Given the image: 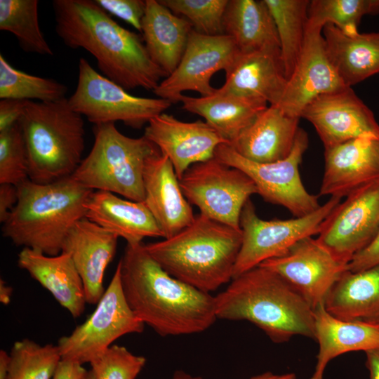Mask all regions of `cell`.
<instances>
[{
    "mask_svg": "<svg viewBox=\"0 0 379 379\" xmlns=\"http://www.w3.org/2000/svg\"><path fill=\"white\" fill-rule=\"evenodd\" d=\"M324 305L340 319L379 326V265L356 272L346 271Z\"/></svg>",
    "mask_w": 379,
    "mask_h": 379,
    "instance_id": "30",
    "label": "cell"
},
{
    "mask_svg": "<svg viewBox=\"0 0 379 379\" xmlns=\"http://www.w3.org/2000/svg\"><path fill=\"white\" fill-rule=\"evenodd\" d=\"M223 27L224 34L234 40L241 53H281L276 25L265 0H229Z\"/></svg>",
    "mask_w": 379,
    "mask_h": 379,
    "instance_id": "31",
    "label": "cell"
},
{
    "mask_svg": "<svg viewBox=\"0 0 379 379\" xmlns=\"http://www.w3.org/2000/svg\"><path fill=\"white\" fill-rule=\"evenodd\" d=\"M143 187V201L164 239L173 237L192 222L195 215L191 204L183 194L172 164L160 150L146 162Z\"/></svg>",
    "mask_w": 379,
    "mask_h": 379,
    "instance_id": "20",
    "label": "cell"
},
{
    "mask_svg": "<svg viewBox=\"0 0 379 379\" xmlns=\"http://www.w3.org/2000/svg\"><path fill=\"white\" fill-rule=\"evenodd\" d=\"M144 328L124 297L117 265L93 312L70 334L61 337L57 345L62 359L90 364L118 338L142 333Z\"/></svg>",
    "mask_w": 379,
    "mask_h": 379,
    "instance_id": "12",
    "label": "cell"
},
{
    "mask_svg": "<svg viewBox=\"0 0 379 379\" xmlns=\"http://www.w3.org/2000/svg\"><path fill=\"white\" fill-rule=\"evenodd\" d=\"M144 135L169 159L179 180L190 166L214 157L220 145L228 144L206 121H182L164 112L150 120Z\"/></svg>",
    "mask_w": 379,
    "mask_h": 379,
    "instance_id": "18",
    "label": "cell"
},
{
    "mask_svg": "<svg viewBox=\"0 0 379 379\" xmlns=\"http://www.w3.org/2000/svg\"><path fill=\"white\" fill-rule=\"evenodd\" d=\"M118 239L84 218L75 222L64 240L62 251L71 255L88 304H97L105 293L104 276L116 254Z\"/></svg>",
    "mask_w": 379,
    "mask_h": 379,
    "instance_id": "21",
    "label": "cell"
},
{
    "mask_svg": "<svg viewBox=\"0 0 379 379\" xmlns=\"http://www.w3.org/2000/svg\"><path fill=\"white\" fill-rule=\"evenodd\" d=\"M182 109L203 117L229 145L232 144L268 106L262 100L241 96L215 88L198 98L180 96Z\"/></svg>",
    "mask_w": 379,
    "mask_h": 379,
    "instance_id": "28",
    "label": "cell"
},
{
    "mask_svg": "<svg viewBox=\"0 0 379 379\" xmlns=\"http://www.w3.org/2000/svg\"><path fill=\"white\" fill-rule=\"evenodd\" d=\"M259 265L282 277L313 310L324 303L333 286L348 270L347 263L312 237L299 240L284 254Z\"/></svg>",
    "mask_w": 379,
    "mask_h": 379,
    "instance_id": "15",
    "label": "cell"
},
{
    "mask_svg": "<svg viewBox=\"0 0 379 379\" xmlns=\"http://www.w3.org/2000/svg\"><path fill=\"white\" fill-rule=\"evenodd\" d=\"M369 379H379V347L365 352Z\"/></svg>",
    "mask_w": 379,
    "mask_h": 379,
    "instance_id": "45",
    "label": "cell"
},
{
    "mask_svg": "<svg viewBox=\"0 0 379 379\" xmlns=\"http://www.w3.org/2000/svg\"><path fill=\"white\" fill-rule=\"evenodd\" d=\"M38 0H0V29L12 33L27 53L53 55L39 23Z\"/></svg>",
    "mask_w": 379,
    "mask_h": 379,
    "instance_id": "33",
    "label": "cell"
},
{
    "mask_svg": "<svg viewBox=\"0 0 379 379\" xmlns=\"http://www.w3.org/2000/svg\"><path fill=\"white\" fill-rule=\"evenodd\" d=\"M173 13L186 19L202 34H224L223 19L229 0H159Z\"/></svg>",
    "mask_w": 379,
    "mask_h": 379,
    "instance_id": "37",
    "label": "cell"
},
{
    "mask_svg": "<svg viewBox=\"0 0 379 379\" xmlns=\"http://www.w3.org/2000/svg\"><path fill=\"white\" fill-rule=\"evenodd\" d=\"M11 357L10 353H8L4 350H0V379H6L9 366Z\"/></svg>",
    "mask_w": 379,
    "mask_h": 379,
    "instance_id": "47",
    "label": "cell"
},
{
    "mask_svg": "<svg viewBox=\"0 0 379 379\" xmlns=\"http://www.w3.org/2000/svg\"><path fill=\"white\" fill-rule=\"evenodd\" d=\"M379 14V0H312L307 26L323 29L331 24L346 34L358 32L365 15Z\"/></svg>",
    "mask_w": 379,
    "mask_h": 379,
    "instance_id": "35",
    "label": "cell"
},
{
    "mask_svg": "<svg viewBox=\"0 0 379 379\" xmlns=\"http://www.w3.org/2000/svg\"><path fill=\"white\" fill-rule=\"evenodd\" d=\"M93 132V147L72 176L91 190L143 201L145 166L159 149L144 135H124L114 123L95 125Z\"/></svg>",
    "mask_w": 379,
    "mask_h": 379,
    "instance_id": "7",
    "label": "cell"
},
{
    "mask_svg": "<svg viewBox=\"0 0 379 379\" xmlns=\"http://www.w3.org/2000/svg\"><path fill=\"white\" fill-rule=\"evenodd\" d=\"M299 118L269 105L230 145L242 157L257 163L286 158L299 130Z\"/></svg>",
    "mask_w": 379,
    "mask_h": 379,
    "instance_id": "23",
    "label": "cell"
},
{
    "mask_svg": "<svg viewBox=\"0 0 379 379\" xmlns=\"http://www.w3.org/2000/svg\"><path fill=\"white\" fill-rule=\"evenodd\" d=\"M280 53L258 51L239 53L225 72L224 92L260 99L277 105L287 84Z\"/></svg>",
    "mask_w": 379,
    "mask_h": 379,
    "instance_id": "22",
    "label": "cell"
},
{
    "mask_svg": "<svg viewBox=\"0 0 379 379\" xmlns=\"http://www.w3.org/2000/svg\"><path fill=\"white\" fill-rule=\"evenodd\" d=\"M55 32L67 47L83 48L100 74L126 91H154L168 74L150 58L142 37L114 21L95 0H54Z\"/></svg>",
    "mask_w": 379,
    "mask_h": 379,
    "instance_id": "1",
    "label": "cell"
},
{
    "mask_svg": "<svg viewBox=\"0 0 379 379\" xmlns=\"http://www.w3.org/2000/svg\"><path fill=\"white\" fill-rule=\"evenodd\" d=\"M250 379H297L294 373H286L281 374L274 373L271 371H266L262 373L254 375Z\"/></svg>",
    "mask_w": 379,
    "mask_h": 379,
    "instance_id": "46",
    "label": "cell"
},
{
    "mask_svg": "<svg viewBox=\"0 0 379 379\" xmlns=\"http://www.w3.org/2000/svg\"><path fill=\"white\" fill-rule=\"evenodd\" d=\"M107 13L113 15L141 32L146 0H95Z\"/></svg>",
    "mask_w": 379,
    "mask_h": 379,
    "instance_id": "40",
    "label": "cell"
},
{
    "mask_svg": "<svg viewBox=\"0 0 379 379\" xmlns=\"http://www.w3.org/2000/svg\"><path fill=\"white\" fill-rule=\"evenodd\" d=\"M379 180V138L364 137L324 148L319 196L344 197Z\"/></svg>",
    "mask_w": 379,
    "mask_h": 379,
    "instance_id": "19",
    "label": "cell"
},
{
    "mask_svg": "<svg viewBox=\"0 0 379 379\" xmlns=\"http://www.w3.org/2000/svg\"><path fill=\"white\" fill-rule=\"evenodd\" d=\"M28 100L2 99L0 101V132L18 124Z\"/></svg>",
    "mask_w": 379,
    "mask_h": 379,
    "instance_id": "42",
    "label": "cell"
},
{
    "mask_svg": "<svg viewBox=\"0 0 379 379\" xmlns=\"http://www.w3.org/2000/svg\"><path fill=\"white\" fill-rule=\"evenodd\" d=\"M87 372L82 364L62 359L58 365L53 379H84Z\"/></svg>",
    "mask_w": 379,
    "mask_h": 379,
    "instance_id": "44",
    "label": "cell"
},
{
    "mask_svg": "<svg viewBox=\"0 0 379 379\" xmlns=\"http://www.w3.org/2000/svg\"><path fill=\"white\" fill-rule=\"evenodd\" d=\"M171 379H201V378L194 376L184 371L178 370L173 373Z\"/></svg>",
    "mask_w": 379,
    "mask_h": 379,
    "instance_id": "49",
    "label": "cell"
},
{
    "mask_svg": "<svg viewBox=\"0 0 379 379\" xmlns=\"http://www.w3.org/2000/svg\"><path fill=\"white\" fill-rule=\"evenodd\" d=\"M192 30L189 21L159 0H146L140 32L150 58L168 76L178 65Z\"/></svg>",
    "mask_w": 379,
    "mask_h": 379,
    "instance_id": "29",
    "label": "cell"
},
{
    "mask_svg": "<svg viewBox=\"0 0 379 379\" xmlns=\"http://www.w3.org/2000/svg\"><path fill=\"white\" fill-rule=\"evenodd\" d=\"M18 265L48 290L74 318L83 314L87 303L84 286L68 253L62 251L52 256L23 248L18 255Z\"/></svg>",
    "mask_w": 379,
    "mask_h": 379,
    "instance_id": "26",
    "label": "cell"
},
{
    "mask_svg": "<svg viewBox=\"0 0 379 379\" xmlns=\"http://www.w3.org/2000/svg\"><path fill=\"white\" fill-rule=\"evenodd\" d=\"M180 185L187 201L199 208V213L237 230H241L244 205L258 194L247 174L215 157L190 166Z\"/></svg>",
    "mask_w": 379,
    "mask_h": 379,
    "instance_id": "10",
    "label": "cell"
},
{
    "mask_svg": "<svg viewBox=\"0 0 379 379\" xmlns=\"http://www.w3.org/2000/svg\"><path fill=\"white\" fill-rule=\"evenodd\" d=\"M28 179L26 145L17 124L0 132V184L18 186Z\"/></svg>",
    "mask_w": 379,
    "mask_h": 379,
    "instance_id": "38",
    "label": "cell"
},
{
    "mask_svg": "<svg viewBox=\"0 0 379 379\" xmlns=\"http://www.w3.org/2000/svg\"><path fill=\"white\" fill-rule=\"evenodd\" d=\"M340 199L331 197L317 210L302 217L272 220L261 219L249 199L241 213L242 242L233 278L284 254L299 240L318 234L322 222L340 204Z\"/></svg>",
    "mask_w": 379,
    "mask_h": 379,
    "instance_id": "11",
    "label": "cell"
},
{
    "mask_svg": "<svg viewBox=\"0 0 379 379\" xmlns=\"http://www.w3.org/2000/svg\"><path fill=\"white\" fill-rule=\"evenodd\" d=\"M322 29L307 25L302 51L277 105L291 117L300 119L303 109L316 98L347 87L328 57Z\"/></svg>",
    "mask_w": 379,
    "mask_h": 379,
    "instance_id": "17",
    "label": "cell"
},
{
    "mask_svg": "<svg viewBox=\"0 0 379 379\" xmlns=\"http://www.w3.org/2000/svg\"><path fill=\"white\" fill-rule=\"evenodd\" d=\"M274 19L287 79L302 51L308 22L309 0H265Z\"/></svg>",
    "mask_w": 379,
    "mask_h": 379,
    "instance_id": "32",
    "label": "cell"
},
{
    "mask_svg": "<svg viewBox=\"0 0 379 379\" xmlns=\"http://www.w3.org/2000/svg\"><path fill=\"white\" fill-rule=\"evenodd\" d=\"M322 35L328 57L346 86L379 73V32L346 34L327 24Z\"/></svg>",
    "mask_w": 379,
    "mask_h": 379,
    "instance_id": "27",
    "label": "cell"
},
{
    "mask_svg": "<svg viewBox=\"0 0 379 379\" xmlns=\"http://www.w3.org/2000/svg\"><path fill=\"white\" fill-rule=\"evenodd\" d=\"M25 140L30 180L50 183L72 176L82 161L84 122L68 98L28 100L18 121Z\"/></svg>",
    "mask_w": 379,
    "mask_h": 379,
    "instance_id": "6",
    "label": "cell"
},
{
    "mask_svg": "<svg viewBox=\"0 0 379 379\" xmlns=\"http://www.w3.org/2000/svg\"><path fill=\"white\" fill-rule=\"evenodd\" d=\"M314 339L319 345L316 364L309 379H324L328 364L340 355L379 347V326L340 319L324 303L314 309Z\"/></svg>",
    "mask_w": 379,
    "mask_h": 379,
    "instance_id": "25",
    "label": "cell"
},
{
    "mask_svg": "<svg viewBox=\"0 0 379 379\" xmlns=\"http://www.w3.org/2000/svg\"><path fill=\"white\" fill-rule=\"evenodd\" d=\"M85 218L121 237L126 244L142 243L163 234L144 201L123 199L114 193L93 191L85 203Z\"/></svg>",
    "mask_w": 379,
    "mask_h": 379,
    "instance_id": "24",
    "label": "cell"
},
{
    "mask_svg": "<svg viewBox=\"0 0 379 379\" xmlns=\"http://www.w3.org/2000/svg\"><path fill=\"white\" fill-rule=\"evenodd\" d=\"M117 265L128 305L159 335L199 333L218 320L215 296L170 275L150 256L144 244H126Z\"/></svg>",
    "mask_w": 379,
    "mask_h": 379,
    "instance_id": "2",
    "label": "cell"
},
{
    "mask_svg": "<svg viewBox=\"0 0 379 379\" xmlns=\"http://www.w3.org/2000/svg\"><path fill=\"white\" fill-rule=\"evenodd\" d=\"M239 53L230 36L205 35L193 29L178 65L153 93L172 104L179 102L186 91L198 92L201 96L211 95L215 91L211 84L212 77L220 70L227 72Z\"/></svg>",
    "mask_w": 379,
    "mask_h": 379,
    "instance_id": "13",
    "label": "cell"
},
{
    "mask_svg": "<svg viewBox=\"0 0 379 379\" xmlns=\"http://www.w3.org/2000/svg\"><path fill=\"white\" fill-rule=\"evenodd\" d=\"M6 379H53L62 357L58 345L24 338L14 343Z\"/></svg>",
    "mask_w": 379,
    "mask_h": 379,
    "instance_id": "36",
    "label": "cell"
},
{
    "mask_svg": "<svg viewBox=\"0 0 379 379\" xmlns=\"http://www.w3.org/2000/svg\"><path fill=\"white\" fill-rule=\"evenodd\" d=\"M218 319L248 321L275 343L314 338V310L274 271L258 265L234 277L215 296Z\"/></svg>",
    "mask_w": 379,
    "mask_h": 379,
    "instance_id": "3",
    "label": "cell"
},
{
    "mask_svg": "<svg viewBox=\"0 0 379 379\" xmlns=\"http://www.w3.org/2000/svg\"><path fill=\"white\" fill-rule=\"evenodd\" d=\"M84 379H95L94 375L91 370L88 371Z\"/></svg>",
    "mask_w": 379,
    "mask_h": 379,
    "instance_id": "50",
    "label": "cell"
},
{
    "mask_svg": "<svg viewBox=\"0 0 379 379\" xmlns=\"http://www.w3.org/2000/svg\"><path fill=\"white\" fill-rule=\"evenodd\" d=\"M300 118L313 125L324 148L358 138H379L373 113L352 87L318 96L305 107Z\"/></svg>",
    "mask_w": 379,
    "mask_h": 379,
    "instance_id": "16",
    "label": "cell"
},
{
    "mask_svg": "<svg viewBox=\"0 0 379 379\" xmlns=\"http://www.w3.org/2000/svg\"><path fill=\"white\" fill-rule=\"evenodd\" d=\"M71 107L95 125L121 121L140 129L164 113L172 102L160 98L138 97L79 59L76 89L68 98Z\"/></svg>",
    "mask_w": 379,
    "mask_h": 379,
    "instance_id": "8",
    "label": "cell"
},
{
    "mask_svg": "<svg viewBox=\"0 0 379 379\" xmlns=\"http://www.w3.org/2000/svg\"><path fill=\"white\" fill-rule=\"evenodd\" d=\"M18 199V187L11 184H0V222L4 223L15 207Z\"/></svg>",
    "mask_w": 379,
    "mask_h": 379,
    "instance_id": "43",
    "label": "cell"
},
{
    "mask_svg": "<svg viewBox=\"0 0 379 379\" xmlns=\"http://www.w3.org/2000/svg\"><path fill=\"white\" fill-rule=\"evenodd\" d=\"M146 364L124 346L112 345L91 363L95 379H135Z\"/></svg>",
    "mask_w": 379,
    "mask_h": 379,
    "instance_id": "39",
    "label": "cell"
},
{
    "mask_svg": "<svg viewBox=\"0 0 379 379\" xmlns=\"http://www.w3.org/2000/svg\"><path fill=\"white\" fill-rule=\"evenodd\" d=\"M379 231V180L349 194L321 224L317 238L340 260L349 264Z\"/></svg>",
    "mask_w": 379,
    "mask_h": 379,
    "instance_id": "14",
    "label": "cell"
},
{
    "mask_svg": "<svg viewBox=\"0 0 379 379\" xmlns=\"http://www.w3.org/2000/svg\"><path fill=\"white\" fill-rule=\"evenodd\" d=\"M378 265H379V231L373 240L352 258L348 264V270L356 272Z\"/></svg>",
    "mask_w": 379,
    "mask_h": 379,
    "instance_id": "41",
    "label": "cell"
},
{
    "mask_svg": "<svg viewBox=\"0 0 379 379\" xmlns=\"http://www.w3.org/2000/svg\"><path fill=\"white\" fill-rule=\"evenodd\" d=\"M13 288L8 286L4 280H0V302L4 305L10 303Z\"/></svg>",
    "mask_w": 379,
    "mask_h": 379,
    "instance_id": "48",
    "label": "cell"
},
{
    "mask_svg": "<svg viewBox=\"0 0 379 379\" xmlns=\"http://www.w3.org/2000/svg\"><path fill=\"white\" fill-rule=\"evenodd\" d=\"M18 187V199L2 234L17 246L48 255L62 252L71 227L85 218V203L93 191L72 176L40 184L29 179Z\"/></svg>",
    "mask_w": 379,
    "mask_h": 379,
    "instance_id": "5",
    "label": "cell"
},
{
    "mask_svg": "<svg viewBox=\"0 0 379 379\" xmlns=\"http://www.w3.org/2000/svg\"><path fill=\"white\" fill-rule=\"evenodd\" d=\"M67 86L53 79L27 74L13 67L0 54V98L53 102L65 98Z\"/></svg>",
    "mask_w": 379,
    "mask_h": 379,
    "instance_id": "34",
    "label": "cell"
},
{
    "mask_svg": "<svg viewBox=\"0 0 379 379\" xmlns=\"http://www.w3.org/2000/svg\"><path fill=\"white\" fill-rule=\"evenodd\" d=\"M308 145V135L300 128L291 152L284 159L270 163L253 162L240 156L229 144L220 145L214 157L247 174L254 182L258 194L265 201L281 206L294 218H299L321 206L319 196L307 191L299 173Z\"/></svg>",
    "mask_w": 379,
    "mask_h": 379,
    "instance_id": "9",
    "label": "cell"
},
{
    "mask_svg": "<svg viewBox=\"0 0 379 379\" xmlns=\"http://www.w3.org/2000/svg\"><path fill=\"white\" fill-rule=\"evenodd\" d=\"M241 242V230L199 213L173 237L144 246L170 275L210 293L232 280Z\"/></svg>",
    "mask_w": 379,
    "mask_h": 379,
    "instance_id": "4",
    "label": "cell"
}]
</instances>
